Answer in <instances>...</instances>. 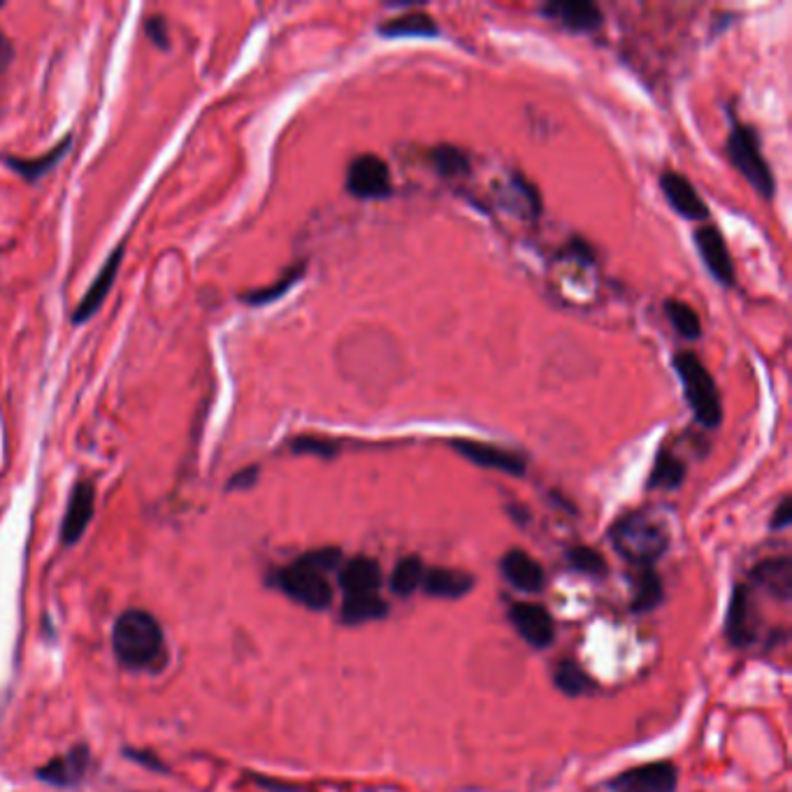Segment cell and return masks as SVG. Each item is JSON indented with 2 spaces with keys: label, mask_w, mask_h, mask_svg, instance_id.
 Returning <instances> with one entry per match:
<instances>
[{
  "label": "cell",
  "mask_w": 792,
  "mask_h": 792,
  "mask_svg": "<svg viewBox=\"0 0 792 792\" xmlns=\"http://www.w3.org/2000/svg\"><path fill=\"white\" fill-rule=\"evenodd\" d=\"M112 647L128 669L152 672L165 665V639L158 621L142 609H130L114 623Z\"/></svg>",
  "instance_id": "1"
},
{
  "label": "cell",
  "mask_w": 792,
  "mask_h": 792,
  "mask_svg": "<svg viewBox=\"0 0 792 792\" xmlns=\"http://www.w3.org/2000/svg\"><path fill=\"white\" fill-rule=\"evenodd\" d=\"M340 563L337 549H321L303 555L298 563L284 567L277 574V586L289 598L309 609H325L333 600V590L325 579V572Z\"/></svg>",
  "instance_id": "2"
},
{
  "label": "cell",
  "mask_w": 792,
  "mask_h": 792,
  "mask_svg": "<svg viewBox=\"0 0 792 792\" xmlns=\"http://www.w3.org/2000/svg\"><path fill=\"white\" fill-rule=\"evenodd\" d=\"M674 370L679 374L686 403L692 409V417L706 431H716L723 423V403L712 372L692 352L674 354Z\"/></svg>",
  "instance_id": "3"
},
{
  "label": "cell",
  "mask_w": 792,
  "mask_h": 792,
  "mask_svg": "<svg viewBox=\"0 0 792 792\" xmlns=\"http://www.w3.org/2000/svg\"><path fill=\"white\" fill-rule=\"evenodd\" d=\"M612 541L614 549L633 565L649 567L667 551L669 535L663 523L643 514V511H635L614 525Z\"/></svg>",
  "instance_id": "4"
},
{
  "label": "cell",
  "mask_w": 792,
  "mask_h": 792,
  "mask_svg": "<svg viewBox=\"0 0 792 792\" xmlns=\"http://www.w3.org/2000/svg\"><path fill=\"white\" fill-rule=\"evenodd\" d=\"M728 156L734 168L744 175L749 184L761 193L765 201H771L777 193V179H774L769 165L761 152V140L751 126L734 122L728 138Z\"/></svg>",
  "instance_id": "5"
},
{
  "label": "cell",
  "mask_w": 792,
  "mask_h": 792,
  "mask_svg": "<svg viewBox=\"0 0 792 792\" xmlns=\"http://www.w3.org/2000/svg\"><path fill=\"white\" fill-rule=\"evenodd\" d=\"M346 191L358 201H384L393 195L388 163L376 154L356 156L346 168Z\"/></svg>",
  "instance_id": "6"
},
{
  "label": "cell",
  "mask_w": 792,
  "mask_h": 792,
  "mask_svg": "<svg viewBox=\"0 0 792 792\" xmlns=\"http://www.w3.org/2000/svg\"><path fill=\"white\" fill-rule=\"evenodd\" d=\"M451 447L456 454L468 458L470 463L486 468V470H498L511 476H523L527 470L525 458H521L514 451H507L502 447H493L486 442H474V439H451Z\"/></svg>",
  "instance_id": "7"
},
{
  "label": "cell",
  "mask_w": 792,
  "mask_h": 792,
  "mask_svg": "<svg viewBox=\"0 0 792 792\" xmlns=\"http://www.w3.org/2000/svg\"><path fill=\"white\" fill-rule=\"evenodd\" d=\"M695 246L704 260L706 270L712 272V277L716 279L718 284L723 286H732L734 284V266L732 258L728 252V244H725V238L720 230L712 223H702L695 230Z\"/></svg>",
  "instance_id": "8"
},
{
  "label": "cell",
  "mask_w": 792,
  "mask_h": 792,
  "mask_svg": "<svg viewBox=\"0 0 792 792\" xmlns=\"http://www.w3.org/2000/svg\"><path fill=\"white\" fill-rule=\"evenodd\" d=\"M541 14L563 24L572 33H596L604 26V14L600 5L590 0H551L541 5Z\"/></svg>",
  "instance_id": "9"
},
{
  "label": "cell",
  "mask_w": 792,
  "mask_h": 792,
  "mask_svg": "<svg viewBox=\"0 0 792 792\" xmlns=\"http://www.w3.org/2000/svg\"><path fill=\"white\" fill-rule=\"evenodd\" d=\"M660 189H663L672 209L676 214H681L684 219L695 221V223L706 221L708 207L704 203V197L695 191V187L690 184L688 177L674 173V170H665L663 175H660Z\"/></svg>",
  "instance_id": "10"
},
{
  "label": "cell",
  "mask_w": 792,
  "mask_h": 792,
  "mask_svg": "<svg viewBox=\"0 0 792 792\" xmlns=\"http://www.w3.org/2000/svg\"><path fill=\"white\" fill-rule=\"evenodd\" d=\"M93 502H95V490L91 482H79L75 484L68 507H65V516L61 525V541L65 547H73L85 535L93 519Z\"/></svg>",
  "instance_id": "11"
},
{
  "label": "cell",
  "mask_w": 792,
  "mask_h": 792,
  "mask_svg": "<svg viewBox=\"0 0 792 792\" xmlns=\"http://www.w3.org/2000/svg\"><path fill=\"white\" fill-rule=\"evenodd\" d=\"M616 792H674L676 769L669 763H653L621 774L612 781Z\"/></svg>",
  "instance_id": "12"
},
{
  "label": "cell",
  "mask_w": 792,
  "mask_h": 792,
  "mask_svg": "<svg viewBox=\"0 0 792 792\" xmlns=\"http://www.w3.org/2000/svg\"><path fill=\"white\" fill-rule=\"evenodd\" d=\"M511 625L519 630V635L535 649L549 647L553 639V621L549 612L539 604H516L509 612Z\"/></svg>",
  "instance_id": "13"
},
{
  "label": "cell",
  "mask_w": 792,
  "mask_h": 792,
  "mask_svg": "<svg viewBox=\"0 0 792 792\" xmlns=\"http://www.w3.org/2000/svg\"><path fill=\"white\" fill-rule=\"evenodd\" d=\"M122 258H124V246H119V250L107 258V263L101 268V272L95 274L93 284L89 286V291L85 293V298H81L79 307L75 309V317H73L75 323H87L91 317H95V311L103 307L105 298H107L112 286H114V279H117V272L122 268Z\"/></svg>",
  "instance_id": "14"
},
{
  "label": "cell",
  "mask_w": 792,
  "mask_h": 792,
  "mask_svg": "<svg viewBox=\"0 0 792 792\" xmlns=\"http://www.w3.org/2000/svg\"><path fill=\"white\" fill-rule=\"evenodd\" d=\"M89 763H91L89 751L85 746H79V749L68 751L65 755L54 757L52 763H47L44 767H40L38 777L47 783L61 785V788L75 785V783H79L81 779H85Z\"/></svg>",
  "instance_id": "15"
},
{
  "label": "cell",
  "mask_w": 792,
  "mask_h": 792,
  "mask_svg": "<svg viewBox=\"0 0 792 792\" xmlns=\"http://www.w3.org/2000/svg\"><path fill=\"white\" fill-rule=\"evenodd\" d=\"M502 574L504 579L525 592H537L544 586V570L533 555H527L521 549H511L502 558Z\"/></svg>",
  "instance_id": "16"
},
{
  "label": "cell",
  "mask_w": 792,
  "mask_h": 792,
  "mask_svg": "<svg viewBox=\"0 0 792 792\" xmlns=\"http://www.w3.org/2000/svg\"><path fill=\"white\" fill-rule=\"evenodd\" d=\"M340 584L346 592V598L376 596L379 584H382V572H379V565L372 558H354L342 570Z\"/></svg>",
  "instance_id": "17"
},
{
  "label": "cell",
  "mask_w": 792,
  "mask_h": 792,
  "mask_svg": "<svg viewBox=\"0 0 792 792\" xmlns=\"http://www.w3.org/2000/svg\"><path fill=\"white\" fill-rule=\"evenodd\" d=\"M376 30H379V36L388 38V40H395V38H435L439 33V26L435 24V20L431 14L417 10V12H405V14L393 16V20L384 22Z\"/></svg>",
  "instance_id": "18"
},
{
  "label": "cell",
  "mask_w": 792,
  "mask_h": 792,
  "mask_svg": "<svg viewBox=\"0 0 792 792\" xmlns=\"http://www.w3.org/2000/svg\"><path fill=\"white\" fill-rule=\"evenodd\" d=\"M423 586L431 596H439V598H460L474 586V579L468 572L460 570H447V567H437L431 570L427 574H423Z\"/></svg>",
  "instance_id": "19"
},
{
  "label": "cell",
  "mask_w": 792,
  "mask_h": 792,
  "mask_svg": "<svg viewBox=\"0 0 792 792\" xmlns=\"http://www.w3.org/2000/svg\"><path fill=\"white\" fill-rule=\"evenodd\" d=\"M504 205H511V209H516L521 217L535 221L541 212V197L539 191L535 189V184H531L523 175H514L507 184V195L502 197Z\"/></svg>",
  "instance_id": "20"
},
{
  "label": "cell",
  "mask_w": 792,
  "mask_h": 792,
  "mask_svg": "<svg viewBox=\"0 0 792 792\" xmlns=\"http://www.w3.org/2000/svg\"><path fill=\"white\" fill-rule=\"evenodd\" d=\"M684 478H686L684 460L669 449H660L657 456H655L653 470H651L649 488L674 490V488H679L684 484Z\"/></svg>",
  "instance_id": "21"
},
{
  "label": "cell",
  "mask_w": 792,
  "mask_h": 792,
  "mask_svg": "<svg viewBox=\"0 0 792 792\" xmlns=\"http://www.w3.org/2000/svg\"><path fill=\"white\" fill-rule=\"evenodd\" d=\"M68 144H71V138H65L61 144L54 146L52 152H47V154H42L38 158H14V156H8L5 163L10 165V168L14 173H20L28 181H36V179H40L42 175H47L49 170H52L54 165L65 156V152H68Z\"/></svg>",
  "instance_id": "22"
},
{
  "label": "cell",
  "mask_w": 792,
  "mask_h": 792,
  "mask_svg": "<svg viewBox=\"0 0 792 792\" xmlns=\"http://www.w3.org/2000/svg\"><path fill=\"white\" fill-rule=\"evenodd\" d=\"M303 274H305V266L301 263V266H293V268H289L282 277L277 279L274 284H270V286H266V289H256V291L244 293V295H242V301H244L246 305H254V307L270 305V303H274V301L282 298V295H286V293H289L295 284H298L301 279H303Z\"/></svg>",
  "instance_id": "23"
},
{
  "label": "cell",
  "mask_w": 792,
  "mask_h": 792,
  "mask_svg": "<svg viewBox=\"0 0 792 792\" xmlns=\"http://www.w3.org/2000/svg\"><path fill=\"white\" fill-rule=\"evenodd\" d=\"M431 163L437 175L454 179L470 175V156L454 144H439L431 152Z\"/></svg>",
  "instance_id": "24"
},
{
  "label": "cell",
  "mask_w": 792,
  "mask_h": 792,
  "mask_svg": "<svg viewBox=\"0 0 792 792\" xmlns=\"http://www.w3.org/2000/svg\"><path fill=\"white\" fill-rule=\"evenodd\" d=\"M667 319L674 325L676 333L686 340H700L702 337V321L695 309H692L684 301H667L665 303Z\"/></svg>",
  "instance_id": "25"
},
{
  "label": "cell",
  "mask_w": 792,
  "mask_h": 792,
  "mask_svg": "<svg viewBox=\"0 0 792 792\" xmlns=\"http://www.w3.org/2000/svg\"><path fill=\"white\" fill-rule=\"evenodd\" d=\"M386 614V604L376 596H358V598H346L342 616L346 623H366L382 618Z\"/></svg>",
  "instance_id": "26"
},
{
  "label": "cell",
  "mask_w": 792,
  "mask_h": 792,
  "mask_svg": "<svg viewBox=\"0 0 792 792\" xmlns=\"http://www.w3.org/2000/svg\"><path fill=\"white\" fill-rule=\"evenodd\" d=\"M421 584H423L421 560L414 558V555L403 558L398 563V567H395L393 579H391L393 592H398V596H411V592H414Z\"/></svg>",
  "instance_id": "27"
},
{
  "label": "cell",
  "mask_w": 792,
  "mask_h": 792,
  "mask_svg": "<svg viewBox=\"0 0 792 792\" xmlns=\"http://www.w3.org/2000/svg\"><path fill=\"white\" fill-rule=\"evenodd\" d=\"M663 598V586H660L657 574L649 567H639V574L635 576V609L637 612H647V609L655 606Z\"/></svg>",
  "instance_id": "28"
},
{
  "label": "cell",
  "mask_w": 792,
  "mask_h": 792,
  "mask_svg": "<svg viewBox=\"0 0 792 792\" xmlns=\"http://www.w3.org/2000/svg\"><path fill=\"white\" fill-rule=\"evenodd\" d=\"M751 612H749V600H746V590L739 588L734 592L732 600V609H730V635L734 639V643H746V639L753 637V628H751Z\"/></svg>",
  "instance_id": "29"
},
{
  "label": "cell",
  "mask_w": 792,
  "mask_h": 792,
  "mask_svg": "<svg viewBox=\"0 0 792 792\" xmlns=\"http://www.w3.org/2000/svg\"><path fill=\"white\" fill-rule=\"evenodd\" d=\"M790 560L788 558H781V560H769V563L761 565V570H757V576H761V582L771 588L774 592H779V596L788 598L790 596V586H792V574H790Z\"/></svg>",
  "instance_id": "30"
},
{
  "label": "cell",
  "mask_w": 792,
  "mask_h": 792,
  "mask_svg": "<svg viewBox=\"0 0 792 792\" xmlns=\"http://www.w3.org/2000/svg\"><path fill=\"white\" fill-rule=\"evenodd\" d=\"M567 563L572 565V570L584 574H602L606 570L604 558L596 549L588 547H576L567 551Z\"/></svg>",
  "instance_id": "31"
},
{
  "label": "cell",
  "mask_w": 792,
  "mask_h": 792,
  "mask_svg": "<svg viewBox=\"0 0 792 792\" xmlns=\"http://www.w3.org/2000/svg\"><path fill=\"white\" fill-rule=\"evenodd\" d=\"M291 451L293 454H305V456H319V458H335L340 449H337L335 442L303 435V437H295L291 442Z\"/></svg>",
  "instance_id": "32"
},
{
  "label": "cell",
  "mask_w": 792,
  "mask_h": 792,
  "mask_svg": "<svg viewBox=\"0 0 792 792\" xmlns=\"http://www.w3.org/2000/svg\"><path fill=\"white\" fill-rule=\"evenodd\" d=\"M555 684L563 688L567 695H579L588 688V676L582 672L579 665L563 663L555 669Z\"/></svg>",
  "instance_id": "33"
},
{
  "label": "cell",
  "mask_w": 792,
  "mask_h": 792,
  "mask_svg": "<svg viewBox=\"0 0 792 792\" xmlns=\"http://www.w3.org/2000/svg\"><path fill=\"white\" fill-rule=\"evenodd\" d=\"M146 33H150V40L154 44H158L161 49H168L170 47V40H168V24H165L163 16H152L150 22H146Z\"/></svg>",
  "instance_id": "34"
},
{
  "label": "cell",
  "mask_w": 792,
  "mask_h": 792,
  "mask_svg": "<svg viewBox=\"0 0 792 792\" xmlns=\"http://www.w3.org/2000/svg\"><path fill=\"white\" fill-rule=\"evenodd\" d=\"M258 482V468H246L242 472H238L233 478H230L228 490H238V488H252Z\"/></svg>",
  "instance_id": "35"
},
{
  "label": "cell",
  "mask_w": 792,
  "mask_h": 792,
  "mask_svg": "<svg viewBox=\"0 0 792 792\" xmlns=\"http://www.w3.org/2000/svg\"><path fill=\"white\" fill-rule=\"evenodd\" d=\"M567 254H570L572 258H579L582 263H586V266H590V263L596 260V254H592L590 244H588V242H584V240H572V242H570V246H567Z\"/></svg>",
  "instance_id": "36"
},
{
  "label": "cell",
  "mask_w": 792,
  "mask_h": 792,
  "mask_svg": "<svg viewBox=\"0 0 792 792\" xmlns=\"http://www.w3.org/2000/svg\"><path fill=\"white\" fill-rule=\"evenodd\" d=\"M790 521H792V504L788 498H783V502L777 509V514H774V519H771V527L774 531H781V527L790 525Z\"/></svg>",
  "instance_id": "37"
},
{
  "label": "cell",
  "mask_w": 792,
  "mask_h": 792,
  "mask_svg": "<svg viewBox=\"0 0 792 792\" xmlns=\"http://www.w3.org/2000/svg\"><path fill=\"white\" fill-rule=\"evenodd\" d=\"M12 59H14V47H12L10 38L0 33V75H3L10 68Z\"/></svg>",
  "instance_id": "38"
},
{
  "label": "cell",
  "mask_w": 792,
  "mask_h": 792,
  "mask_svg": "<svg viewBox=\"0 0 792 792\" xmlns=\"http://www.w3.org/2000/svg\"><path fill=\"white\" fill-rule=\"evenodd\" d=\"M0 5H3V3H0Z\"/></svg>",
  "instance_id": "39"
}]
</instances>
